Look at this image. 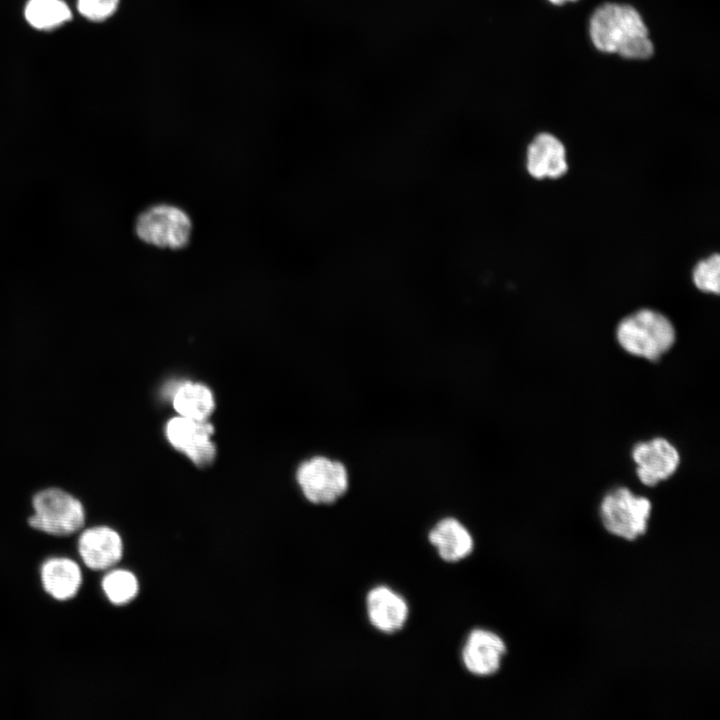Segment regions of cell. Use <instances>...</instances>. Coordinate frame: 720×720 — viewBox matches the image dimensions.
<instances>
[{
    "label": "cell",
    "mask_w": 720,
    "mask_h": 720,
    "mask_svg": "<svg viewBox=\"0 0 720 720\" xmlns=\"http://www.w3.org/2000/svg\"><path fill=\"white\" fill-rule=\"evenodd\" d=\"M594 46L606 53L628 59H646L653 44L640 14L629 5L606 3L595 10L590 20Z\"/></svg>",
    "instance_id": "1"
},
{
    "label": "cell",
    "mask_w": 720,
    "mask_h": 720,
    "mask_svg": "<svg viewBox=\"0 0 720 720\" xmlns=\"http://www.w3.org/2000/svg\"><path fill=\"white\" fill-rule=\"evenodd\" d=\"M616 339L627 353L656 361L672 348L676 332L665 315L651 309H641L619 322Z\"/></svg>",
    "instance_id": "2"
},
{
    "label": "cell",
    "mask_w": 720,
    "mask_h": 720,
    "mask_svg": "<svg viewBox=\"0 0 720 720\" xmlns=\"http://www.w3.org/2000/svg\"><path fill=\"white\" fill-rule=\"evenodd\" d=\"M135 233L142 242L152 247L179 250L191 240L192 220L179 206L156 203L137 216Z\"/></svg>",
    "instance_id": "3"
},
{
    "label": "cell",
    "mask_w": 720,
    "mask_h": 720,
    "mask_svg": "<svg viewBox=\"0 0 720 720\" xmlns=\"http://www.w3.org/2000/svg\"><path fill=\"white\" fill-rule=\"evenodd\" d=\"M34 514L29 525L42 532L67 536L80 530L85 522L81 501L71 493L56 487L38 491L32 499Z\"/></svg>",
    "instance_id": "4"
},
{
    "label": "cell",
    "mask_w": 720,
    "mask_h": 720,
    "mask_svg": "<svg viewBox=\"0 0 720 720\" xmlns=\"http://www.w3.org/2000/svg\"><path fill=\"white\" fill-rule=\"evenodd\" d=\"M651 510L648 498L634 494L627 487H617L603 497L600 518L610 534L634 541L646 533Z\"/></svg>",
    "instance_id": "5"
},
{
    "label": "cell",
    "mask_w": 720,
    "mask_h": 720,
    "mask_svg": "<svg viewBox=\"0 0 720 720\" xmlns=\"http://www.w3.org/2000/svg\"><path fill=\"white\" fill-rule=\"evenodd\" d=\"M296 478L306 499L314 504L334 503L349 487L345 465L324 456L304 461L297 469Z\"/></svg>",
    "instance_id": "6"
},
{
    "label": "cell",
    "mask_w": 720,
    "mask_h": 720,
    "mask_svg": "<svg viewBox=\"0 0 720 720\" xmlns=\"http://www.w3.org/2000/svg\"><path fill=\"white\" fill-rule=\"evenodd\" d=\"M213 433L214 428L207 420L179 415L171 418L165 426L169 443L198 466L207 465L215 458L216 447L211 440Z\"/></svg>",
    "instance_id": "7"
},
{
    "label": "cell",
    "mask_w": 720,
    "mask_h": 720,
    "mask_svg": "<svg viewBox=\"0 0 720 720\" xmlns=\"http://www.w3.org/2000/svg\"><path fill=\"white\" fill-rule=\"evenodd\" d=\"M631 456L639 481L649 487L670 478L680 465L679 451L663 437L638 442Z\"/></svg>",
    "instance_id": "8"
},
{
    "label": "cell",
    "mask_w": 720,
    "mask_h": 720,
    "mask_svg": "<svg viewBox=\"0 0 720 720\" xmlns=\"http://www.w3.org/2000/svg\"><path fill=\"white\" fill-rule=\"evenodd\" d=\"M504 640L487 629H474L467 636L461 658L466 670L478 677L497 673L506 654Z\"/></svg>",
    "instance_id": "9"
},
{
    "label": "cell",
    "mask_w": 720,
    "mask_h": 720,
    "mask_svg": "<svg viewBox=\"0 0 720 720\" xmlns=\"http://www.w3.org/2000/svg\"><path fill=\"white\" fill-rule=\"evenodd\" d=\"M365 602L368 620L376 630L392 634L405 626L409 616L408 604L392 588L384 585L372 588Z\"/></svg>",
    "instance_id": "10"
},
{
    "label": "cell",
    "mask_w": 720,
    "mask_h": 720,
    "mask_svg": "<svg viewBox=\"0 0 720 720\" xmlns=\"http://www.w3.org/2000/svg\"><path fill=\"white\" fill-rule=\"evenodd\" d=\"M78 548L83 562L92 570L112 567L123 553L120 535L106 526L86 529L79 538Z\"/></svg>",
    "instance_id": "11"
},
{
    "label": "cell",
    "mask_w": 720,
    "mask_h": 720,
    "mask_svg": "<svg viewBox=\"0 0 720 720\" xmlns=\"http://www.w3.org/2000/svg\"><path fill=\"white\" fill-rule=\"evenodd\" d=\"M565 154V148L558 138L541 133L528 146L527 170L537 179L558 178L568 169Z\"/></svg>",
    "instance_id": "12"
},
{
    "label": "cell",
    "mask_w": 720,
    "mask_h": 720,
    "mask_svg": "<svg viewBox=\"0 0 720 720\" xmlns=\"http://www.w3.org/2000/svg\"><path fill=\"white\" fill-rule=\"evenodd\" d=\"M428 540L439 557L449 563L467 558L473 551L474 540L469 530L456 518L438 521L428 533Z\"/></svg>",
    "instance_id": "13"
},
{
    "label": "cell",
    "mask_w": 720,
    "mask_h": 720,
    "mask_svg": "<svg viewBox=\"0 0 720 720\" xmlns=\"http://www.w3.org/2000/svg\"><path fill=\"white\" fill-rule=\"evenodd\" d=\"M45 591L57 600L72 598L79 590L82 575L76 562L67 558H52L41 568Z\"/></svg>",
    "instance_id": "14"
},
{
    "label": "cell",
    "mask_w": 720,
    "mask_h": 720,
    "mask_svg": "<svg viewBox=\"0 0 720 720\" xmlns=\"http://www.w3.org/2000/svg\"><path fill=\"white\" fill-rule=\"evenodd\" d=\"M172 404L179 416L207 420L215 408L211 390L204 384L184 381L172 390Z\"/></svg>",
    "instance_id": "15"
},
{
    "label": "cell",
    "mask_w": 720,
    "mask_h": 720,
    "mask_svg": "<svg viewBox=\"0 0 720 720\" xmlns=\"http://www.w3.org/2000/svg\"><path fill=\"white\" fill-rule=\"evenodd\" d=\"M25 17L31 26L49 30L70 20L71 11L62 0H29Z\"/></svg>",
    "instance_id": "16"
},
{
    "label": "cell",
    "mask_w": 720,
    "mask_h": 720,
    "mask_svg": "<svg viewBox=\"0 0 720 720\" xmlns=\"http://www.w3.org/2000/svg\"><path fill=\"white\" fill-rule=\"evenodd\" d=\"M107 598L116 605L132 601L138 593V581L133 573L123 569L112 570L102 580Z\"/></svg>",
    "instance_id": "17"
},
{
    "label": "cell",
    "mask_w": 720,
    "mask_h": 720,
    "mask_svg": "<svg viewBox=\"0 0 720 720\" xmlns=\"http://www.w3.org/2000/svg\"><path fill=\"white\" fill-rule=\"evenodd\" d=\"M695 286L707 293L719 294L720 290V257L718 254L700 261L693 271Z\"/></svg>",
    "instance_id": "18"
},
{
    "label": "cell",
    "mask_w": 720,
    "mask_h": 720,
    "mask_svg": "<svg viewBox=\"0 0 720 720\" xmlns=\"http://www.w3.org/2000/svg\"><path fill=\"white\" fill-rule=\"evenodd\" d=\"M119 0H77L78 11L92 21H102L117 10Z\"/></svg>",
    "instance_id": "19"
},
{
    "label": "cell",
    "mask_w": 720,
    "mask_h": 720,
    "mask_svg": "<svg viewBox=\"0 0 720 720\" xmlns=\"http://www.w3.org/2000/svg\"><path fill=\"white\" fill-rule=\"evenodd\" d=\"M549 1H550L551 3H553V4L561 5V4L565 3V2L576 1V0H549Z\"/></svg>",
    "instance_id": "20"
}]
</instances>
